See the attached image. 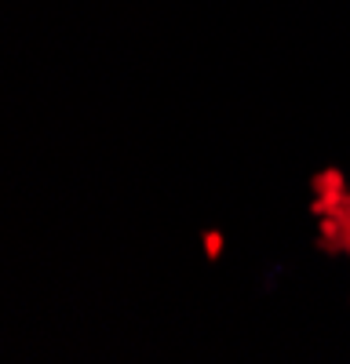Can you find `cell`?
Segmentation results:
<instances>
[{
	"instance_id": "6da1fadb",
	"label": "cell",
	"mask_w": 350,
	"mask_h": 364,
	"mask_svg": "<svg viewBox=\"0 0 350 364\" xmlns=\"http://www.w3.org/2000/svg\"><path fill=\"white\" fill-rule=\"evenodd\" d=\"M332 233H336V240L350 255V200H343V204L332 208Z\"/></svg>"
}]
</instances>
